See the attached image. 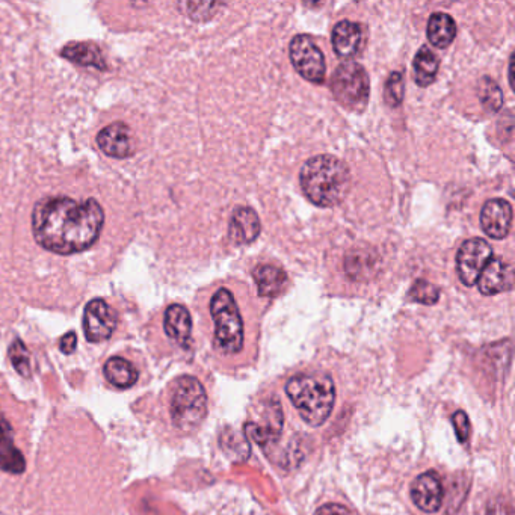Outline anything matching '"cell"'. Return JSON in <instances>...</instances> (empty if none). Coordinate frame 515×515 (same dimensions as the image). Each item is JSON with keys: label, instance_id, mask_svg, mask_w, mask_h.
<instances>
[{"label": "cell", "instance_id": "6da1fadb", "mask_svg": "<svg viewBox=\"0 0 515 515\" xmlns=\"http://www.w3.org/2000/svg\"><path fill=\"white\" fill-rule=\"evenodd\" d=\"M105 224V212L94 198L76 201L46 197L32 213V233L44 250L56 254L81 253L93 247Z\"/></svg>", "mask_w": 515, "mask_h": 515}, {"label": "cell", "instance_id": "7a4b0ae2", "mask_svg": "<svg viewBox=\"0 0 515 515\" xmlns=\"http://www.w3.org/2000/svg\"><path fill=\"white\" fill-rule=\"evenodd\" d=\"M300 182L315 206L333 207L345 200L351 188V173L345 162L334 156H315L304 164Z\"/></svg>", "mask_w": 515, "mask_h": 515}, {"label": "cell", "instance_id": "3957f363", "mask_svg": "<svg viewBox=\"0 0 515 515\" xmlns=\"http://www.w3.org/2000/svg\"><path fill=\"white\" fill-rule=\"evenodd\" d=\"M286 393L304 422L321 426L327 422L336 402V387L330 375L301 374L290 378Z\"/></svg>", "mask_w": 515, "mask_h": 515}, {"label": "cell", "instance_id": "277c9868", "mask_svg": "<svg viewBox=\"0 0 515 515\" xmlns=\"http://www.w3.org/2000/svg\"><path fill=\"white\" fill-rule=\"evenodd\" d=\"M171 419L180 431H195L207 416V395L203 384L195 377H180L173 387Z\"/></svg>", "mask_w": 515, "mask_h": 515}, {"label": "cell", "instance_id": "5b68a950", "mask_svg": "<svg viewBox=\"0 0 515 515\" xmlns=\"http://www.w3.org/2000/svg\"><path fill=\"white\" fill-rule=\"evenodd\" d=\"M215 322V342L224 354H238L244 348V322L229 289H219L210 303Z\"/></svg>", "mask_w": 515, "mask_h": 515}, {"label": "cell", "instance_id": "8992f818", "mask_svg": "<svg viewBox=\"0 0 515 515\" xmlns=\"http://www.w3.org/2000/svg\"><path fill=\"white\" fill-rule=\"evenodd\" d=\"M334 97L348 109H363L371 94V81L363 65L357 62H343L331 81Z\"/></svg>", "mask_w": 515, "mask_h": 515}, {"label": "cell", "instance_id": "52a82bcc", "mask_svg": "<svg viewBox=\"0 0 515 515\" xmlns=\"http://www.w3.org/2000/svg\"><path fill=\"white\" fill-rule=\"evenodd\" d=\"M290 61L298 75L312 84L321 85L325 81L327 64L324 53L309 35H297L290 43Z\"/></svg>", "mask_w": 515, "mask_h": 515}, {"label": "cell", "instance_id": "ba28073f", "mask_svg": "<svg viewBox=\"0 0 515 515\" xmlns=\"http://www.w3.org/2000/svg\"><path fill=\"white\" fill-rule=\"evenodd\" d=\"M491 259L493 248L485 239L472 238L464 242L457 254V271L461 283L467 287L475 286Z\"/></svg>", "mask_w": 515, "mask_h": 515}, {"label": "cell", "instance_id": "9c48e42d", "mask_svg": "<svg viewBox=\"0 0 515 515\" xmlns=\"http://www.w3.org/2000/svg\"><path fill=\"white\" fill-rule=\"evenodd\" d=\"M117 328V313L106 301L93 300L85 307L84 333L88 342H105Z\"/></svg>", "mask_w": 515, "mask_h": 515}, {"label": "cell", "instance_id": "30bf717a", "mask_svg": "<svg viewBox=\"0 0 515 515\" xmlns=\"http://www.w3.org/2000/svg\"><path fill=\"white\" fill-rule=\"evenodd\" d=\"M410 493L414 505L426 514L437 512L445 496L440 476L435 472H426L417 476L411 484Z\"/></svg>", "mask_w": 515, "mask_h": 515}, {"label": "cell", "instance_id": "8fae6325", "mask_svg": "<svg viewBox=\"0 0 515 515\" xmlns=\"http://www.w3.org/2000/svg\"><path fill=\"white\" fill-rule=\"evenodd\" d=\"M512 224V206L502 198L487 201L482 207V230L491 239H505L509 235Z\"/></svg>", "mask_w": 515, "mask_h": 515}, {"label": "cell", "instance_id": "7c38bea8", "mask_svg": "<svg viewBox=\"0 0 515 515\" xmlns=\"http://www.w3.org/2000/svg\"><path fill=\"white\" fill-rule=\"evenodd\" d=\"M479 292L485 297H493L497 293L508 292L514 286V271L509 263L502 259H491L484 271L479 275Z\"/></svg>", "mask_w": 515, "mask_h": 515}, {"label": "cell", "instance_id": "4fadbf2b", "mask_svg": "<svg viewBox=\"0 0 515 515\" xmlns=\"http://www.w3.org/2000/svg\"><path fill=\"white\" fill-rule=\"evenodd\" d=\"M97 145L106 156L129 158L133 153L132 132L124 123H112L97 135Z\"/></svg>", "mask_w": 515, "mask_h": 515}, {"label": "cell", "instance_id": "5bb4252c", "mask_svg": "<svg viewBox=\"0 0 515 515\" xmlns=\"http://www.w3.org/2000/svg\"><path fill=\"white\" fill-rule=\"evenodd\" d=\"M260 219L251 207H239L233 212L230 221V239L238 245H248L259 238Z\"/></svg>", "mask_w": 515, "mask_h": 515}, {"label": "cell", "instance_id": "9a60e30c", "mask_svg": "<svg viewBox=\"0 0 515 515\" xmlns=\"http://www.w3.org/2000/svg\"><path fill=\"white\" fill-rule=\"evenodd\" d=\"M363 29L358 23L342 20L333 29V47L342 58H352L363 47Z\"/></svg>", "mask_w": 515, "mask_h": 515}, {"label": "cell", "instance_id": "2e32d148", "mask_svg": "<svg viewBox=\"0 0 515 515\" xmlns=\"http://www.w3.org/2000/svg\"><path fill=\"white\" fill-rule=\"evenodd\" d=\"M26 470V460L14 445L13 431L5 419H0V472L22 475Z\"/></svg>", "mask_w": 515, "mask_h": 515}, {"label": "cell", "instance_id": "e0dca14e", "mask_svg": "<svg viewBox=\"0 0 515 515\" xmlns=\"http://www.w3.org/2000/svg\"><path fill=\"white\" fill-rule=\"evenodd\" d=\"M164 328L170 339L188 348L191 343L192 319L186 307L180 304L168 307L165 312Z\"/></svg>", "mask_w": 515, "mask_h": 515}, {"label": "cell", "instance_id": "ac0fdd59", "mask_svg": "<svg viewBox=\"0 0 515 515\" xmlns=\"http://www.w3.org/2000/svg\"><path fill=\"white\" fill-rule=\"evenodd\" d=\"M254 281L260 297L274 298L283 292L287 284V274L274 265H259L253 271Z\"/></svg>", "mask_w": 515, "mask_h": 515}, {"label": "cell", "instance_id": "d6986e66", "mask_svg": "<svg viewBox=\"0 0 515 515\" xmlns=\"http://www.w3.org/2000/svg\"><path fill=\"white\" fill-rule=\"evenodd\" d=\"M429 43L437 49H446L454 43L457 37V25L455 20L446 13H434L428 20L426 28Z\"/></svg>", "mask_w": 515, "mask_h": 515}, {"label": "cell", "instance_id": "ffe728a7", "mask_svg": "<svg viewBox=\"0 0 515 515\" xmlns=\"http://www.w3.org/2000/svg\"><path fill=\"white\" fill-rule=\"evenodd\" d=\"M281 428H283V413H281L278 401H275V404H271V414H269L268 420H266V425H257L254 422L245 425L247 434L260 446L274 443L280 437Z\"/></svg>", "mask_w": 515, "mask_h": 515}, {"label": "cell", "instance_id": "44dd1931", "mask_svg": "<svg viewBox=\"0 0 515 515\" xmlns=\"http://www.w3.org/2000/svg\"><path fill=\"white\" fill-rule=\"evenodd\" d=\"M103 374L109 384L117 389H129L138 381V371L129 360L123 357H111L103 367Z\"/></svg>", "mask_w": 515, "mask_h": 515}, {"label": "cell", "instance_id": "7402d4cb", "mask_svg": "<svg viewBox=\"0 0 515 515\" xmlns=\"http://www.w3.org/2000/svg\"><path fill=\"white\" fill-rule=\"evenodd\" d=\"M438 67H440V61H438L437 55L429 47L423 46L414 56V82L423 88L434 84L435 78H437Z\"/></svg>", "mask_w": 515, "mask_h": 515}, {"label": "cell", "instance_id": "603a6c76", "mask_svg": "<svg viewBox=\"0 0 515 515\" xmlns=\"http://www.w3.org/2000/svg\"><path fill=\"white\" fill-rule=\"evenodd\" d=\"M62 56L75 64L85 65V67H96L100 70L105 68V59H103L99 47L90 43L68 44L62 50Z\"/></svg>", "mask_w": 515, "mask_h": 515}, {"label": "cell", "instance_id": "cb8c5ba5", "mask_svg": "<svg viewBox=\"0 0 515 515\" xmlns=\"http://www.w3.org/2000/svg\"><path fill=\"white\" fill-rule=\"evenodd\" d=\"M377 268L374 256L367 251H352L345 259V271L352 280H364L371 277L372 269Z\"/></svg>", "mask_w": 515, "mask_h": 515}, {"label": "cell", "instance_id": "d4e9b609", "mask_svg": "<svg viewBox=\"0 0 515 515\" xmlns=\"http://www.w3.org/2000/svg\"><path fill=\"white\" fill-rule=\"evenodd\" d=\"M479 99H481L482 106L491 114L499 111L503 105L502 90L496 82L488 78L482 79L481 84H479Z\"/></svg>", "mask_w": 515, "mask_h": 515}, {"label": "cell", "instance_id": "484cf974", "mask_svg": "<svg viewBox=\"0 0 515 515\" xmlns=\"http://www.w3.org/2000/svg\"><path fill=\"white\" fill-rule=\"evenodd\" d=\"M10 358L14 369H16L22 377H32L31 354H29L28 348L23 345L22 340H16V342H13V345H11L10 348Z\"/></svg>", "mask_w": 515, "mask_h": 515}, {"label": "cell", "instance_id": "4316f807", "mask_svg": "<svg viewBox=\"0 0 515 515\" xmlns=\"http://www.w3.org/2000/svg\"><path fill=\"white\" fill-rule=\"evenodd\" d=\"M410 298L416 301V303L432 306L440 298V290H438L435 284L429 283V281L417 280L413 287H411Z\"/></svg>", "mask_w": 515, "mask_h": 515}, {"label": "cell", "instance_id": "83f0119b", "mask_svg": "<svg viewBox=\"0 0 515 515\" xmlns=\"http://www.w3.org/2000/svg\"><path fill=\"white\" fill-rule=\"evenodd\" d=\"M404 81H402L401 73L395 71L390 75L389 81H387L386 85V102L387 105L392 106V108H396V106L401 105L402 100H404Z\"/></svg>", "mask_w": 515, "mask_h": 515}, {"label": "cell", "instance_id": "f1b7e54d", "mask_svg": "<svg viewBox=\"0 0 515 515\" xmlns=\"http://www.w3.org/2000/svg\"><path fill=\"white\" fill-rule=\"evenodd\" d=\"M452 423H454L455 434H457L458 440L463 445H467L470 440V420L464 411H457L452 416Z\"/></svg>", "mask_w": 515, "mask_h": 515}, {"label": "cell", "instance_id": "f546056e", "mask_svg": "<svg viewBox=\"0 0 515 515\" xmlns=\"http://www.w3.org/2000/svg\"><path fill=\"white\" fill-rule=\"evenodd\" d=\"M76 346H78V336L73 331H68L64 337L61 339V351L64 352L65 355H71L76 351Z\"/></svg>", "mask_w": 515, "mask_h": 515}, {"label": "cell", "instance_id": "4dcf8cb0", "mask_svg": "<svg viewBox=\"0 0 515 515\" xmlns=\"http://www.w3.org/2000/svg\"><path fill=\"white\" fill-rule=\"evenodd\" d=\"M315 515H352L349 509L345 506L337 505V503H328V505L321 506L316 511Z\"/></svg>", "mask_w": 515, "mask_h": 515}, {"label": "cell", "instance_id": "1f68e13d", "mask_svg": "<svg viewBox=\"0 0 515 515\" xmlns=\"http://www.w3.org/2000/svg\"><path fill=\"white\" fill-rule=\"evenodd\" d=\"M488 515H512L511 506L506 503L497 502L493 506L490 505L488 509Z\"/></svg>", "mask_w": 515, "mask_h": 515}, {"label": "cell", "instance_id": "d6a6232c", "mask_svg": "<svg viewBox=\"0 0 515 515\" xmlns=\"http://www.w3.org/2000/svg\"><path fill=\"white\" fill-rule=\"evenodd\" d=\"M512 67H514V58H512V56H511V61H509V82H511V87H512V75H514V73H512Z\"/></svg>", "mask_w": 515, "mask_h": 515}]
</instances>
